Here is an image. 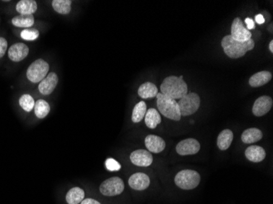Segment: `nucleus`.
Returning <instances> with one entry per match:
<instances>
[{
    "instance_id": "c756f323",
    "label": "nucleus",
    "mask_w": 273,
    "mask_h": 204,
    "mask_svg": "<svg viewBox=\"0 0 273 204\" xmlns=\"http://www.w3.org/2000/svg\"><path fill=\"white\" fill-rule=\"evenodd\" d=\"M105 165H106V168L108 171H119L121 169L120 163H118L117 161L114 158L107 159V161L105 162Z\"/></svg>"
},
{
    "instance_id": "393cba45",
    "label": "nucleus",
    "mask_w": 273,
    "mask_h": 204,
    "mask_svg": "<svg viewBox=\"0 0 273 204\" xmlns=\"http://www.w3.org/2000/svg\"><path fill=\"white\" fill-rule=\"evenodd\" d=\"M72 3L71 0H54L52 6L56 13L67 15L72 10Z\"/></svg>"
},
{
    "instance_id": "aec40b11",
    "label": "nucleus",
    "mask_w": 273,
    "mask_h": 204,
    "mask_svg": "<svg viewBox=\"0 0 273 204\" xmlns=\"http://www.w3.org/2000/svg\"><path fill=\"white\" fill-rule=\"evenodd\" d=\"M138 92L139 97L143 99H147V98L156 97L158 94V88L151 82H146L141 85L138 88Z\"/></svg>"
},
{
    "instance_id": "4468645a",
    "label": "nucleus",
    "mask_w": 273,
    "mask_h": 204,
    "mask_svg": "<svg viewBox=\"0 0 273 204\" xmlns=\"http://www.w3.org/2000/svg\"><path fill=\"white\" fill-rule=\"evenodd\" d=\"M28 47L22 43L13 44L8 50V57L10 58L11 61L15 62L22 61L28 56Z\"/></svg>"
},
{
    "instance_id": "2f4dec72",
    "label": "nucleus",
    "mask_w": 273,
    "mask_h": 204,
    "mask_svg": "<svg viewBox=\"0 0 273 204\" xmlns=\"http://www.w3.org/2000/svg\"><path fill=\"white\" fill-rule=\"evenodd\" d=\"M245 21L246 25H247V29H249V30H253L255 27V22H254V20L251 18H246Z\"/></svg>"
},
{
    "instance_id": "f3484780",
    "label": "nucleus",
    "mask_w": 273,
    "mask_h": 204,
    "mask_svg": "<svg viewBox=\"0 0 273 204\" xmlns=\"http://www.w3.org/2000/svg\"><path fill=\"white\" fill-rule=\"evenodd\" d=\"M20 15H33L37 11V3L35 0H20L16 6Z\"/></svg>"
},
{
    "instance_id": "423d86ee",
    "label": "nucleus",
    "mask_w": 273,
    "mask_h": 204,
    "mask_svg": "<svg viewBox=\"0 0 273 204\" xmlns=\"http://www.w3.org/2000/svg\"><path fill=\"white\" fill-rule=\"evenodd\" d=\"M49 71V65L43 59H38L29 67L26 76L34 84L39 83L46 78Z\"/></svg>"
},
{
    "instance_id": "f03ea898",
    "label": "nucleus",
    "mask_w": 273,
    "mask_h": 204,
    "mask_svg": "<svg viewBox=\"0 0 273 204\" xmlns=\"http://www.w3.org/2000/svg\"><path fill=\"white\" fill-rule=\"evenodd\" d=\"M161 91L162 94L177 101L187 94L188 88L183 79L177 76H169L164 79L161 85Z\"/></svg>"
},
{
    "instance_id": "412c9836",
    "label": "nucleus",
    "mask_w": 273,
    "mask_h": 204,
    "mask_svg": "<svg viewBox=\"0 0 273 204\" xmlns=\"http://www.w3.org/2000/svg\"><path fill=\"white\" fill-rule=\"evenodd\" d=\"M233 133L229 129H225L218 136L217 144L221 151H226L233 142Z\"/></svg>"
},
{
    "instance_id": "b1692460",
    "label": "nucleus",
    "mask_w": 273,
    "mask_h": 204,
    "mask_svg": "<svg viewBox=\"0 0 273 204\" xmlns=\"http://www.w3.org/2000/svg\"><path fill=\"white\" fill-rule=\"evenodd\" d=\"M85 199V191L79 187H74L67 193V202L69 204H79Z\"/></svg>"
},
{
    "instance_id": "9b49d317",
    "label": "nucleus",
    "mask_w": 273,
    "mask_h": 204,
    "mask_svg": "<svg viewBox=\"0 0 273 204\" xmlns=\"http://www.w3.org/2000/svg\"><path fill=\"white\" fill-rule=\"evenodd\" d=\"M131 162L138 167H148L153 162L151 152L145 150H138L131 153Z\"/></svg>"
},
{
    "instance_id": "bb28decb",
    "label": "nucleus",
    "mask_w": 273,
    "mask_h": 204,
    "mask_svg": "<svg viewBox=\"0 0 273 204\" xmlns=\"http://www.w3.org/2000/svg\"><path fill=\"white\" fill-rule=\"evenodd\" d=\"M146 113V105L144 102H138L133 110L132 121L133 122H139L145 117Z\"/></svg>"
},
{
    "instance_id": "1a4fd4ad",
    "label": "nucleus",
    "mask_w": 273,
    "mask_h": 204,
    "mask_svg": "<svg viewBox=\"0 0 273 204\" xmlns=\"http://www.w3.org/2000/svg\"><path fill=\"white\" fill-rule=\"evenodd\" d=\"M232 38L237 41H247L251 39L252 34L248 29L245 28L243 24L242 20L240 18L237 17L233 20L232 25Z\"/></svg>"
},
{
    "instance_id": "a211bd4d",
    "label": "nucleus",
    "mask_w": 273,
    "mask_h": 204,
    "mask_svg": "<svg viewBox=\"0 0 273 204\" xmlns=\"http://www.w3.org/2000/svg\"><path fill=\"white\" fill-rule=\"evenodd\" d=\"M273 78V75L270 72L260 71L254 74L250 77L249 84L253 87H262L263 85H267Z\"/></svg>"
},
{
    "instance_id": "a878e982",
    "label": "nucleus",
    "mask_w": 273,
    "mask_h": 204,
    "mask_svg": "<svg viewBox=\"0 0 273 204\" xmlns=\"http://www.w3.org/2000/svg\"><path fill=\"white\" fill-rule=\"evenodd\" d=\"M35 114L38 119H44L49 115L50 105L44 100H38L35 104Z\"/></svg>"
},
{
    "instance_id": "473e14b6",
    "label": "nucleus",
    "mask_w": 273,
    "mask_h": 204,
    "mask_svg": "<svg viewBox=\"0 0 273 204\" xmlns=\"http://www.w3.org/2000/svg\"><path fill=\"white\" fill-rule=\"evenodd\" d=\"M80 204H101L99 202L92 199H84Z\"/></svg>"
},
{
    "instance_id": "7c9ffc66",
    "label": "nucleus",
    "mask_w": 273,
    "mask_h": 204,
    "mask_svg": "<svg viewBox=\"0 0 273 204\" xmlns=\"http://www.w3.org/2000/svg\"><path fill=\"white\" fill-rule=\"evenodd\" d=\"M8 49V42L5 38L0 37V58H2L5 55Z\"/></svg>"
},
{
    "instance_id": "dca6fc26",
    "label": "nucleus",
    "mask_w": 273,
    "mask_h": 204,
    "mask_svg": "<svg viewBox=\"0 0 273 204\" xmlns=\"http://www.w3.org/2000/svg\"><path fill=\"white\" fill-rule=\"evenodd\" d=\"M245 157L254 163H259L265 158L266 152L261 146H249L245 151Z\"/></svg>"
},
{
    "instance_id": "9d476101",
    "label": "nucleus",
    "mask_w": 273,
    "mask_h": 204,
    "mask_svg": "<svg viewBox=\"0 0 273 204\" xmlns=\"http://www.w3.org/2000/svg\"><path fill=\"white\" fill-rule=\"evenodd\" d=\"M273 101L268 96H262L256 100L253 106V114L257 117H261L268 114L273 107Z\"/></svg>"
},
{
    "instance_id": "72a5a7b5",
    "label": "nucleus",
    "mask_w": 273,
    "mask_h": 204,
    "mask_svg": "<svg viewBox=\"0 0 273 204\" xmlns=\"http://www.w3.org/2000/svg\"><path fill=\"white\" fill-rule=\"evenodd\" d=\"M255 20L257 23L259 24H263L265 22V19L263 17V16L262 14H258V15L256 16L255 17Z\"/></svg>"
},
{
    "instance_id": "f704fd0d",
    "label": "nucleus",
    "mask_w": 273,
    "mask_h": 204,
    "mask_svg": "<svg viewBox=\"0 0 273 204\" xmlns=\"http://www.w3.org/2000/svg\"><path fill=\"white\" fill-rule=\"evenodd\" d=\"M268 49L270 50L271 52H273V41H271L270 43H269V47H268Z\"/></svg>"
},
{
    "instance_id": "f257e3e1",
    "label": "nucleus",
    "mask_w": 273,
    "mask_h": 204,
    "mask_svg": "<svg viewBox=\"0 0 273 204\" xmlns=\"http://www.w3.org/2000/svg\"><path fill=\"white\" fill-rule=\"evenodd\" d=\"M222 49L225 53L230 58L237 59L245 56L247 51L253 50L255 41L251 38L247 41H237L231 35H226L222 38Z\"/></svg>"
},
{
    "instance_id": "4be33fe9",
    "label": "nucleus",
    "mask_w": 273,
    "mask_h": 204,
    "mask_svg": "<svg viewBox=\"0 0 273 204\" xmlns=\"http://www.w3.org/2000/svg\"><path fill=\"white\" fill-rule=\"evenodd\" d=\"M145 122L146 125L149 128L154 129L161 122V115L159 114L156 109H153V108L149 109L148 110H146V113Z\"/></svg>"
},
{
    "instance_id": "6ab92c4d",
    "label": "nucleus",
    "mask_w": 273,
    "mask_h": 204,
    "mask_svg": "<svg viewBox=\"0 0 273 204\" xmlns=\"http://www.w3.org/2000/svg\"><path fill=\"white\" fill-rule=\"evenodd\" d=\"M262 138H263L262 131L256 128H248L243 132L242 135H241V140L245 144L257 142Z\"/></svg>"
},
{
    "instance_id": "0eeeda50",
    "label": "nucleus",
    "mask_w": 273,
    "mask_h": 204,
    "mask_svg": "<svg viewBox=\"0 0 273 204\" xmlns=\"http://www.w3.org/2000/svg\"><path fill=\"white\" fill-rule=\"evenodd\" d=\"M125 189V184L120 177H111L102 182L100 192L105 196H115L121 194Z\"/></svg>"
},
{
    "instance_id": "39448f33",
    "label": "nucleus",
    "mask_w": 273,
    "mask_h": 204,
    "mask_svg": "<svg viewBox=\"0 0 273 204\" xmlns=\"http://www.w3.org/2000/svg\"><path fill=\"white\" fill-rule=\"evenodd\" d=\"M181 116H188L197 112L200 105L199 95L191 92L185 95L178 102Z\"/></svg>"
},
{
    "instance_id": "f8f14e48",
    "label": "nucleus",
    "mask_w": 273,
    "mask_h": 204,
    "mask_svg": "<svg viewBox=\"0 0 273 204\" xmlns=\"http://www.w3.org/2000/svg\"><path fill=\"white\" fill-rule=\"evenodd\" d=\"M57 83H58V77L56 73L52 72L47 75L45 79H43L39 83L38 90L41 94L50 95L56 88Z\"/></svg>"
},
{
    "instance_id": "6e6552de",
    "label": "nucleus",
    "mask_w": 273,
    "mask_h": 204,
    "mask_svg": "<svg viewBox=\"0 0 273 204\" xmlns=\"http://www.w3.org/2000/svg\"><path fill=\"white\" fill-rule=\"evenodd\" d=\"M200 149V145L199 141L193 138L182 140L176 146L177 153L182 156L196 154L199 152Z\"/></svg>"
},
{
    "instance_id": "5701e85b",
    "label": "nucleus",
    "mask_w": 273,
    "mask_h": 204,
    "mask_svg": "<svg viewBox=\"0 0 273 204\" xmlns=\"http://www.w3.org/2000/svg\"><path fill=\"white\" fill-rule=\"evenodd\" d=\"M12 23L20 28H30L35 23L33 15H19L13 17Z\"/></svg>"
},
{
    "instance_id": "ddd939ff",
    "label": "nucleus",
    "mask_w": 273,
    "mask_h": 204,
    "mask_svg": "<svg viewBox=\"0 0 273 204\" xmlns=\"http://www.w3.org/2000/svg\"><path fill=\"white\" fill-rule=\"evenodd\" d=\"M128 185L135 190H144L150 186V178L146 174L138 172L128 179Z\"/></svg>"
},
{
    "instance_id": "c9c22d12",
    "label": "nucleus",
    "mask_w": 273,
    "mask_h": 204,
    "mask_svg": "<svg viewBox=\"0 0 273 204\" xmlns=\"http://www.w3.org/2000/svg\"><path fill=\"white\" fill-rule=\"evenodd\" d=\"M271 33H273V24H271L270 28H269Z\"/></svg>"
},
{
    "instance_id": "cd10ccee",
    "label": "nucleus",
    "mask_w": 273,
    "mask_h": 204,
    "mask_svg": "<svg viewBox=\"0 0 273 204\" xmlns=\"http://www.w3.org/2000/svg\"><path fill=\"white\" fill-rule=\"evenodd\" d=\"M19 104H20V107L22 108L26 112H31V110H33L35 107V100L33 97H31V95L24 94L20 97L19 100Z\"/></svg>"
},
{
    "instance_id": "2eb2a0df",
    "label": "nucleus",
    "mask_w": 273,
    "mask_h": 204,
    "mask_svg": "<svg viewBox=\"0 0 273 204\" xmlns=\"http://www.w3.org/2000/svg\"><path fill=\"white\" fill-rule=\"evenodd\" d=\"M145 145L149 152L161 153L165 148V142L158 136L149 135L146 137Z\"/></svg>"
},
{
    "instance_id": "7ed1b4c3",
    "label": "nucleus",
    "mask_w": 273,
    "mask_h": 204,
    "mask_svg": "<svg viewBox=\"0 0 273 204\" xmlns=\"http://www.w3.org/2000/svg\"><path fill=\"white\" fill-rule=\"evenodd\" d=\"M156 97L157 108L161 114L169 119L179 121L181 119V114L177 101L162 94L161 92L158 93Z\"/></svg>"
},
{
    "instance_id": "20e7f679",
    "label": "nucleus",
    "mask_w": 273,
    "mask_h": 204,
    "mask_svg": "<svg viewBox=\"0 0 273 204\" xmlns=\"http://www.w3.org/2000/svg\"><path fill=\"white\" fill-rule=\"evenodd\" d=\"M177 187L182 189H192L199 186L200 176L193 170L179 171L174 179Z\"/></svg>"
},
{
    "instance_id": "c85d7f7f",
    "label": "nucleus",
    "mask_w": 273,
    "mask_h": 204,
    "mask_svg": "<svg viewBox=\"0 0 273 204\" xmlns=\"http://www.w3.org/2000/svg\"><path fill=\"white\" fill-rule=\"evenodd\" d=\"M39 36V32L36 29H25L21 31L20 37L27 41L36 40Z\"/></svg>"
}]
</instances>
